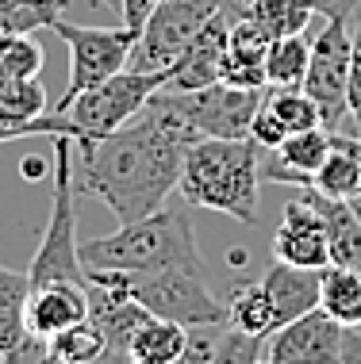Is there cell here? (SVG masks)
<instances>
[{
    "label": "cell",
    "mask_w": 361,
    "mask_h": 364,
    "mask_svg": "<svg viewBox=\"0 0 361 364\" xmlns=\"http://www.w3.org/2000/svg\"><path fill=\"white\" fill-rule=\"evenodd\" d=\"M200 142L158 107H146L139 119L123 123L108 139L81 154V169H73L77 196H96L120 223L154 215L165 196L177 192L184 150Z\"/></svg>",
    "instance_id": "obj_1"
},
{
    "label": "cell",
    "mask_w": 361,
    "mask_h": 364,
    "mask_svg": "<svg viewBox=\"0 0 361 364\" xmlns=\"http://www.w3.org/2000/svg\"><path fill=\"white\" fill-rule=\"evenodd\" d=\"M258 188L261 146L253 139H200L184 150L177 192L189 208L258 223Z\"/></svg>",
    "instance_id": "obj_2"
},
{
    "label": "cell",
    "mask_w": 361,
    "mask_h": 364,
    "mask_svg": "<svg viewBox=\"0 0 361 364\" xmlns=\"http://www.w3.org/2000/svg\"><path fill=\"white\" fill-rule=\"evenodd\" d=\"M77 250H81L85 272H96V269H115V272L184 269V272H200L204 277L192 219L177 208H158L146 219L120 223V230L104 234V238H89Z\"/></svg>",
    "instance_id": "obj_3"
},
{
    "label": "cell",
    "mask_w": 361,
    "mask_h": 364,
    "mask_svg": "<svg viewBox=\"0 0 361 364\" xmlns=\"http://www.w3.org/2000/svg\"><path fill=\"white\" fill-rule=\"evenodd\" d=\"M96 284L120 288L131 295L142 311L158 314V318L181 322V326H227V303H219L208 291L200 272L184 269H162V272H115V269H96L85 272Z\"/></svg>",
    "instance_id": "obj_4"
},
{
    "label": "cell",
    "mask_w": 361,
    "mask_h": 364,
    "mask_svg": "<svg viewBox=\"0 0 361 364\" xmlns=\"http://www.w3.org/2000/svg\"><path fill=\"white\" fill-rule=\"evenodd\" d=\"M54 154H51V219L43 226V238L31 264H27V277L31 284H46V280H77L85 284V264H81V250H77V188H73V139L70 134H54Z\"/></svg>",
    "instance_id": "obj_5"
},
{
    "label": "cell",
    "mask_w": 361,
    "mask_h": 364,
    "mask_svg": "<svg viewBox=\"0 0 361 364\" xmlns=\"http://www.w3.org/2000/svg\"><path fill=\"white\" fill-rule=\"evenodd\" d=\"M261 100H266V88H235L227 81H216L189 88V92L158 88L146 107L165 112L197 139H250V123Z\"/></svg>",
    "instance_id": "obj_6"
},
{
    "label": "cell",
    "mask_w": 361,
    "mask_h": 364,
    "mask_svg": "<svg viewBox=\"0 0 361 364\" xmlns=\"http://www.w3.org/2000/svg\"><path fill=\"white\" fill-rule=\"evenodd\" d=\"M165 85V73H139V70H123L108 77V81L85 88L77 100L66 107V119L73 123V142L85 150H93L100 139H108L112 131H120L123 123L139 119L150 104V96Z\"/></svg>",
    "instance_id": "obj_7"
},
{
    "label": "cell",
    "mask_w": 361,
    "mask_h": 364,
    "mask_svg": "<svg viewBox=\"0 0 361 364\" xmlns=\"http://www.w3.org/2000/svg\"><path fill=\"white\" fill-rule=\"evenodd\" d=\"M51 31L62 38L66 50H70V85H66L62 100L51 107L58 115H62L85 88L123 73L127 65H131L135 43H139V35L127 23L123 27H81V23H70V19H54Z\"/></svg>",
    "instance_id": "obj_8"
},
{
    "label": "cell",
    "mask_w": 361,
    "mask_h": 364,
    "mask_svg": "<svg viewBox=\"0 0 361 364\" xmlns=\"http://www.w3.org/2000/svg\"><path fill=\"white\" fill-rule=\"evenodd\" d=\"M216 12H219V0H158L139 31V43H135L127 70L165 73Z\"/></svg>",
    "instance_id": "obj_9"
},
{
    "label": "cell",
    "mask_w": 361,
    "mask_h": 364,
    "mask_svg": "<svg viewBox=\"0 0 361 364\" xmlns=\"http://www.w3.org/2000/svg\"><path fill=\"white\" fill-rule=\"evenodd\" d=\"M327 23L319 27V35L311 38V62L304 77V92L319 104L323 112V127L342 123L350 115L346 107V88H350V12H330L323 16Z\"/></svg>",
    "instance_id": "obj_10"
},
{
    "label": "cell",
    "mask_w": 361,
    "mask_h": 364,
    "mask_svg": "<svg viewBox=\"0 0 361 364\" xmlns=\"http://www.w3.org/2000/svg\"><path fill=\"white\" fill-rule=\"evenodd\" d=\"M354 330L338 326L327 311H308L296 322L281 326L273 338H266V360L269 364H338L346 357Z\"/></svg>",
    "instance_id": "obj_11"
},
{
    "label": "cell",
    "mask_w": 361,
    "mask_h": 364,
    "mask_svg": "<svg viewBox=\"0 0 361 364\" xmlns=\"http://www.w3.org/2000/svg\"><path fill=\"white\" fill-rule=\"evenodd\" d=\"M273 261L296 264V269H327L330 264V245L319 211L304 200V192H296L281 211L277 234H273Z\"/></svg>",
    "instance_id": "obj_12"
},
{
    "label": "cell",
    "mask_w": 361,
    "mask_h": 364,
    "mask_svg": "<svg viewBox=\"0 0 361 364\" xmlns=\"http://www.w3.org/2000/svg\"><path fill=\"white\" fill-rule=\"evenodd\" d=\"M227 35H231V19L216 12L208 23L197 31L189 46L181 50V58L165 70V85L169 92H189V88L216 85L223 73V54H227Z\"/></svg>",
    "instance_id": "obj_13"
},
{
    "label": "cell",
    "mask_w": 361,
    "mask_h": 364,
    "mask_svg": "<svg viewBox=\"0 0 361 364\" xmlns=\"http://www.w3.org/2000/svg\"><path fill=\"white\" fill-rule=\"evenodd\" d=\"M89 318V280H46L27 291V333L51 341L54 333Z\"/></svg>",
    "instance_id": "obj_14"
},
{
    "label": "cell",
    "mask_w": 361,
    "mask_h": 364,
    "mask_svg": "<svg viewBox=\"0 0 361 364\" xmlns=\"http://www.w3.org/2000/svg\"><path fill=\"white\" fill-rule=\"evenodd\" d=\"M327 154H330V131L327 127H311V131L288 134V139L273 150V161L261 165V181L308 188L311 176L323 169Z\"/></svg>",
    "instance_id": "obj_15"
},
{
    "label": "cell",
    "mask_w": 361,
    "mask_h": 364,
    "mask_svg": "<svg viewBox=\"0 0 361 364\" xmlns=\"http://www.w3.org/2000/svg\"><path fill=\"white\" fill-rule=\"evenodd\" d=\"M266 54L269 38L250 23V19H231L227 35V54H223V73L219 81L235 88H269L266 81Z\"/></svg>",
    "instance_id": "obj_16"
},
{
    "label": "cell",
    "mask_w": 361,
    "mask_h": 364,
    "mask_svg": "<svg viewBox=\"0 0 361 364\" xmlns=\"http://www.w3.org/2000/svg\"><path fill=\"white\" fill-rule=\"evenodd\" d=\"M261 284H266V291L273 299V311H277L281 326H288L300 314L319 307V272L315 269H296V264L273 261L266 269V277H261Z\"/></svg>",
    "instance_id": "obj_17"
},
{
    "label": "cell",
    "mask_w": 361,
    "mask_h": 364,
    "mask_svg": "<svg viewBox=\"0 0 361 364\" xmlns=\"http://www.w3.org/2000/svg\"><path fill=\"white\" fill-rule=\"evenodd\" d=\"M304 200L319 211L327 230V245H330V264L361 272V223L354 219V211L346 208V200H330V196L304 188Z\"/></svg>",
    "instance_id": "obj_18"
},
{
    "label": "cell",
    "mask_w": 361,
    "mask_h": 364,
    "mask_svg": "<svg viewBox=\"0 0 361 364\" xmlns=\"http://www.w3.org/2000/svg\"><path fill=\"white\" fill-rule=\"evenodd\" d=\"M189 338H192L189 326L158 318V314H146L139 322V330L131 333L127 357H131V364H173L177 357H184Z\"/></svg>",
    "instance_id": "obj_19"
},
{
    "label": "cell",
    "mask_w": 361,
    "mask_h": 364,
    "mask_svg": "<svg viewBox=\"0 0 361 364\" xmlns=\"http://www.w3.org/2000/svg\"><path fill=\"white\" fill-rule=\"evenodd\" d=\"M227 326L231 330H242L250 338H273L281 330L277 322V311H273V299L266 291L261 280H239L231 288V299H227Z\"/></svg>",
    "instance_id": "obj_20"
},
{
    "label": "cell",
    "mask_w": 361,
    "mask_h": 364,
    "mask_svg": "<svg viewBox=\"0 0 361 364\" xmlns=\"http://www.w3.org/2000/svg\"><path fill=\"white\" fill-rule=\"evenodd\" d=\"M319 311H327L338 326L357 330L361 326V272L327 264L319 269Z\"/></svg>",
    "instance_id": "obj_21"
},
{
    "label": "cell",
    "mask_w": 361,
    "mask_h": 364,
    "mask_svg": "<svg viewBox=\"0 0 361 364\" xmlns=\"http://www.w3.org/2000/svg\"><path fill=\"white\" fill-rule=\"evenodd\" d=\"M308 62H311V38H308V31L273 38L269 54H266V81H269V88H304Z\"/></svg>",
    "instance_id": "obj_22"
},
{
    "label": "cell",
    "mask_w": 361,
    "mask_h": 364,
    "mask_svg": "<svg viewBox=\"0 0 361 364\" xmlns=\"http://www.w3.org/2000/svg\"><path fill=\"white\" fill-rule=\"evenodd\" d=\"M46 353H51V360H58V364H100L104 353H108V341H104V333L93 318H85L70 330L54 333V338L46 341Z\"/></svg>",
    "instance_id": "obj_23"
},
{
    "label": "cell",
    "mask_w": 361,
    "mask_h": 364,
    "mask_svg": "<svg viewBox=\"0 0 361 364\" xmlns=\"http://www.w3.org/2000/svg\"><path fill=\"white\" fill-rule=\"evenodd\" d=\"M266 104H269V112L285 123L288 134L323 127V112H319V104L311 100L304 88H266Z\"/></svg>",
    "instance_id": "obj_24"
},
{
    "label": "cell",
    "mask_w": 361,
    "mask_h": 364,
    "mask_svg": "<svg viewBox=\"0 0 361 364\" xmlns=\"http://www.w3.org/2000/svg\"><path fill=\"white\" fill-rule=\"evenodd\" d=\"M66 8L70 0H27L16 8H0V35H35L38 27H54Z\"/></svg>",
    "instance_id": "obj_25"
},
{
    "label": "cell",
    "mask_w": 361,
    "mask_h": 364,
    "mask_svg": "<svg viewBox=\"0 0 361 364\" xmlns=\"http://www.w3.org/2000/svg\"><path fill=\"white\" fill-rule=\"evenodd\" d=\"M43 62L46 54L35 35H0V77H38Z\"/></svg>",
    "instance_id": "obj_26"
},
{
    "label": "cell",
    "mask_w": 361,
    "mask_h": 364,
    "mask_svg": "<svg viewBox=\"0 0 361 364\" xmlns=\"http://www.w3.org/2000/svg\"><path fill=\"white\" fill-rule=\"evenodd\" d=\"M208 364H266V338H250L227 326Z\"/></svg>",
    "instance_id": "obj_27"
},
{
    "label": "cell",
    "mask_w": 361,
    "mask_h": 364,
    "mask_svg": "<svg viewBox=\"0 0 361 364\" xmlns=\"http://www.w3.org/2000/svg\"><path fill=\"white\" fill-rule=\"evenodd\" d=\"M346 107H350V119H354V131L361 134V16H357L354 35H350V88H346Z\"/></svg>",
    "instance_id": "obj_28"
},
{
    "label": "cell",
    "mask_w": 361,
    "mask_h": 364,
    "mask_svg": "<svg viewBox=\"0 0 361 364\" xmlns=\"http://www.w3.org/2000/svg\"><path fill=\"white\" fill-rule=\"evenodd\" d=\"M250 139L261 146V150H277L281 142L288 139V131H285V123L277 119V115L269 112V104L261 100V107L253 112V123H250Z\"/></svg>",
    "instance_id": "obj_29"
},
{
    "label": "cell",
    "mask_w": 361,
    "mask_h": 364,
    "mask_svg": "<svg viewBox=\"0 0 361 364\" xmlns=\"http://www.w3.org/2000/svg\"><path fill=\"white\" fill-rule=\"evenodd\" d=\"M227 326H192V338H189V349H184V357H177L173 364H208L211 353H216L219 338Z\"/></svg>",
    "instance_id": "obj_30"
},
{
    "label": "cell",
    "mask_w": 361,
    "mask_h": 364,
    "mask_svg": "<svg viewBox=\"0 0 361 364\" xmlns=\"http://www.w3.org/2000/svg\"><path fill=\"white\" fill-rule=\"evenodd\" d=\"M154 4L158 0H120V16H123V23L131 27L135 35L142 31V23H146V16L154 12Z\"/></svg>",
    "instance_id": "obj_31"
},
{
    "label": "cell",
    "mask_w": 361,
    "mask_h": 364,
    "mask_svg": "<svg viewBox=\"0 0 361 364\" xmlns=\"http://www.w3.org/2000/svg\"><path fill=\"white\" fill-rule=\"evenodd\" d=\"M253 4H258V0H219V12L227 19H242Z\"/></svg>",
    "instance_id": "obj_32"
},
{
    "label": "cell",
    "mask_w": 361,
    "mask_h": 364,
    "mask_svg": "<svg viewBox=\"0 0 361 364\" xmlns=\"http://www.w3.org/2000/svg\"><path fill=\"white\" fill-rule=\"evenodd\" d=\"M19 169H23L27 181H38V176H46V173H51V169H46V161H43V157H23V161H19Z\"/></svg>",
    "instance_id": "obj_33"
},
{
    "label": "cell",
    "mask_w": 361,
    "mask_h": 364,
    "mask_svg": "<svg viewBox=\"0 0 361 364\" xmlns=\"http://www.w3.org/2000/svg\"><path fill=\"white\" fill-rule=\"evenodd\" d=\"M346 208H350V211H354V219L361 223V181H357V188H354V192H350V196H346Z\"/></svg>",
    "instance_id": "obj_34"
},
{
    "label": "cell",
    "mask_w": 361,
    "mask_h": 364,
    "mask_svg": "<svg viewBox=\"0 0 361 364\" xmlns=\"http://www.w3.org/2000/svg\"><path fill=\"white\" fill-rule=\"evenodd\" d=\"M16 139H23L19 131H8V127H0V142H16Z\"/></svg>",
    "instance_id": "obj_35"
},
{
    "label": "cell",
    "mask_w": 361,
    "mask_h": 364,
    "mask_svg": "<svg viewBox=\"0 0 361 364\" xmlns=\"http://www.w3.org/2000/svg\"><path fill=\"white\" fill-rule=\"evenodd\" d=\"M96 4H104V8H115V12H120V0H96Z\"/></svg>",
    "instance_id": "obj_36"
},
{
    "label": "cell",
    "mask_w": 361,
    "mask_h": 364,
    "mask_svg": "<svg viewBox=\"0 0 361 364\" xmlns=\"http://www.w3.org/2000/svg\"><path fill=\"white\" fill-rule=\"evenodd\" d=\"M16 4H27V0H0V8H16Z\"/></svg>",
    "instance_id": "obj_37"
},
{
    "label": "cell",
    "mask_w": 361,
    "mask_h": 364,
    "mask_svg": "<svg viewBox=\"0 0 361 364\" xmlns=\"http://www.w3.org/2000/svg\"><path fill=\"white\" fill-rule=\"evenodd\" d=\"M357 349H361V338H357Z\"/></svg>",
    "instance_id": "obj_38"
},
{
    "label": "cell",
    "mask_w": 361,
    "mask_h": 364,
    "mask_svg": "<svg viewBox=\"0 0 361 364\" xmlns=\"http://www.w3.org/2000/svg\"><path fill=\"white\" fill-rule=\"evenodd\" d=\"M51 364H58V360H51Z\"/></svg>",
    "instance_id": "obj_39"
},
{
    "label": "cell",
    "mask_w": 361,
    "mask_h": 364,
    "mask_svg": "<svg viewBox=\"0 0 361 364\" xmlns=\"http://www.w3.org/2000/svg\"><path fill=\"white\" fill-rule=\"evenodd\" d=\"M266 364H269V360H266Z\"/></svg>",
    "instance_id": "obj_40"
}]
</instances>
